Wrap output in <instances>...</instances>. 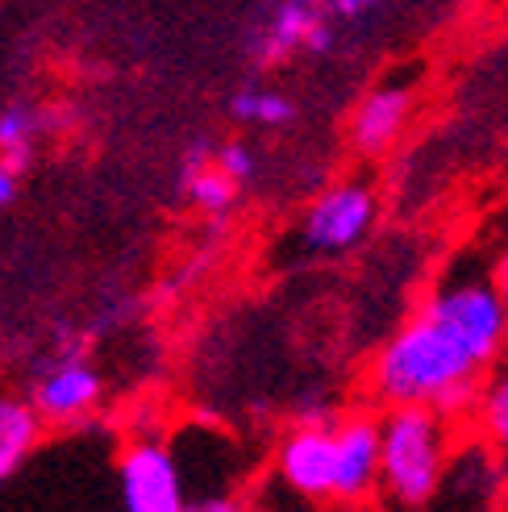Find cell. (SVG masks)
Returning <instances> with one entry per match:
<instances>
[{
    "label": "cell",
    "mask_w": 508,
    "mask_h": 512,
    "mask_svg": "<svg viewBox=\"0 0 508 512\" xmlns=\"http://www.w3.org/2000/svg\"><path fill=\"white\" fill-rule=\"evenodd\" d=\"M230 113L246 125H267V130H279V125H292L296 121V105L292 96L275 92V88H242L230 100Z\"/></svg>",
    "instance_id": "14"
},
{
    "label": "cell",
    "mask_w": 508,
    "mask_h": 512,
    "mask_svg": "<svg viewBox=\"0 0 508 512\" xmlns=\"http://www.w3.org/2000/svg\"><path fill=\"white\" fill-rule=\"evenodd\" d=\"M38 429L42 417L34 413V404L0 396V483L21 471V463L38 446Z\"/></svg>",
    "instance_id": "11"
},
{
    "label": "cell",
    "mask_w": 508,
    "mask_h": 512,
    "mask_svg": "<svg viewBox=\"0 0 508 512\" xmlns=\"http://www.w3.org/2000/svg\"><path fill=\"white\" fill-rule=\"evenodd\" d=\"M125 512H180L188 504L184 471L163 442H134L117 467Z\"/></svg>",
    "instance_id": "4"
},
{
    "label": "cell",
    "mask_w": 508,
    "mask_h": 512,
    "mask_svg": "<svg viewBox=\"0 0 508 512\" xmlns=\"http://www.w3.org/2000/svg\"><path fill=\"white\" fill-rule=\"evenodd\" d=\"M34 142H38V113L13 100V105L0 109V163L9 171H25L34 159Z\"/></svg>",
    "instance_id": "13"
},
{
    "label": "cell",
    "mask_w": 508,
    "mask_h": 512,
    "mask_svg": "<svg viewBox=\"0 0 508 512\" xmlns=\"http://www.w3.org/2000/svg\"><path fill=\"white\" fill-rule=\"evenodd\" d=\"M304 50H313V55H329V50H334V30H329L321 17H317V25L309 30V38H304Z\"/></svg>",
    "instance_id": "17"
},
{
    "label": "cell",
    "mask_w": 508,
    "mask_h": 512,
    "mask_svg": "<svg viewBox=\"0 0 508 512\" xmlns=\"http://www.w3.org/2000/svg\"><path fill=\"white\" fill-rule=\"evenodd\" d=\"M475 421H479V433H484V442H492L504 458H508V358L488 371L484 388L475 396Z\"/></svg>",
    "instance_id": "12"
},
{
    "label": "cell",
    "mask_w": 508,
    "mask_h": 512,
    "mask_svg": "<svg viewBox=\"0 0 508 512\" xmlns=\"http://www.w3.org/2000/svg\"><path fill=\"white\" fill-rule=\"evenodd\" d=\"M275 471L300 500H334V425H296L279 446Z\"/></svg>",
    "instance_id": "7"
},
{
    "label": "cell",
    "mask_w": 508,
    "mask_h": 512,
    "mask_svg": "<svg viewBox=\"0 0 508 512\" xmlns=\"http://www.w3.org/2000/svg\"><path fill=\"white\" fill-rule=\"evenodd\" d=\"M13 192H17V171H9L5 163H0V209L13 200Z\"/></svg>",
    "instance_id": "21"
},
{
    "label": "cell",
    "mask_w": 508,
    "mask_h": 512,
    "mask_svg": "<svg viewBox=\"0 0 508 512\" xmlns=\"http://www.w3.org/2000/svg\"><path fill=\"white\" fill-rule=\"evenodd\" d=\"M180 184H184V192H188V200L196 204V209H205L209 217H225L234 209V200H238V184L225 171H217L213 163H205V167H196V171H188V175H180Z\"/></svg>",
    "instance_id": "15"
},
{
    "label": "cell",
    "mask_w": 508,
    "mask_h": 512,
    "mask_svg": "<svg viewBox=\"0 0 508 512\" xmlns=\"http://www.w3.org/2000/svg\"><path fill=\"white\" fill-rule=\"evenodd\" d=\"M180 512H234V500H225V496H205V500H188Z\"/></svg>",
    "instance_id": "18"
},
{
    "label": "cell",
    "mask_w": 508,
    "mask_h": 512,
    "mask_svg": "<svg viewBox=\"0 0 508 512\" xmlns=\"http://www.w3.org/2000/svg\"><path fill=\"white\" fill-rule=\"evenodd\" d=\"M508 496V458L484 442H459L446 454V467L425 508L434 512H496Z\"/></svg>",
    "instance_id": "3"
},
{
    "label": "cell",
    "mask_w": 508,
    "mask_h": 512,
    "mask_svg": "<svg viewBox=\"0 0 508 512\" xmlns=\"http://www.w3.org/2000/svg\"><path fill=\"white\" fill-rule=\"evenodd\" d=\"M304 5H313V9H325V5H329V0H304Z\"/></svg>",
    "instance_id": "22"
},
{
    "label": "cell",
    "mask_w": 508,
    "mask_h": 512,
    "mask_svg": "<svg viewBox=\"0 0 508 512\" xmlns=\"http://www.w3.org/2000/svg\"><path fill=\"white\" fill-rule=\"evenodd\" d=\"M379 483V421L342 417L334 425V500H367Z\"/></svg>",
    "instance_id": "8"
},
{
    "label": "cell",
    "mask_w": 508,
    "mask_h": 512,
    "mask_svg": "<svg viewBox=\"0 0 508 512\" xmlns=\"http://www.w3.org/2000/svg\"><path fill=\"white\" fill-rule=\"evenodd\" d=\"M450 454V421L425 404H392L379 421L375 492L400 512H421L434 496Z\"/></svg>",
    "instance_id": "2"
},
{
    "label": "cell",
    "mask_w": 508,
    "mask_h": 512,
    "mask_svg": "<svg viewBox=\"0 0 508 512\" xmlns=\"http://www.w3.org/2000/svg\"><path fill=\"white\" fill-rule=\"evenodd\" d=\"M496 292H500V300H504V309H508V238H504V250H500V259H496Z\"/></svg>",
    "instance_id": "19"
},
{
    "label": "cell",
    "mask_w": 508,
    "mask_h": 512,
    "mask_svg": "<svg viewBox=\"0 0 508 512\" xmlns=\"http://www.w3.org/2000/svg\"><path fill=\"white\" fill-rule=\"evenodd\" d=\"M213 167L230 175L238 188H246L254 179V171H259V159H254V150L246 142H225V146L213 150Z\"/></svg>",
    "instance_id": "16"
},
{
    "label": "cell",
    "mask_w": 508,
    "mask_h": 512,
    "mask_svg": "<svg viewBox=\"0 0 508 512\" xmlns=\"http://www.w3.org/2000/svg\"><path fill=\"white\" fill-rule=\"evenodd\" d=\"M317 17H321V13H317L313 5H304V0H284V5L271 13V21L259 30V38L250 42L254 59H259V63L288 59L292 50L304 46V38H309V30L317 25Z\"/></svg>",
    "instance_id": "10"
},
{
    "label": "cell",
    "mask_w": 508,
    "mask_h": 512,
    "mask_svg": "<svg viewBox=\"0 0 508 512\" xmlns=\"http://www.w3.org/2000/svg\"><path fill=\"white\" fill-rule=\"evenodd\" d=\"M508 354V309L492 279L442 284L371 363V392L392 404H425L446 421L475 408L488 371Z\"/></svg>",
    "instance_id": "1"
},
{
    "label": "cell",
    "mask_w": 508,
    "mask_h": 512,
    "mask_svg": "<svg viewBox=\"0 0 508 512\" xmlns=\"http://www.w3.org/2000/svg\"><path fill=\"white\" fill-rule=\"evenodd\" d=\"M234 512H263V508H242V504H234Z\"/></svg>",
    "instance_id": "23"
},
{
    "label": "cell",
    "mask_w": 508,
    "mask_h": 512,
    "mask_svg": "<svg viewBox=\"0 0 508 512\" xmlns=\"http://www.w3.org/2000/svg\"><path fill=\"white\" fill-rule=\"evenodd\" d=\"M329 5H334L342 17H363V13H371L379 0H329Z\"/></svg>",
    "instance_id": "20"
},
{
    "label": "cell",
    "mask_w": 508,
    "mask_h": 512,
    "mask_svg": "<svg viewBox=\"0 0 508 512\" xmlns=\"http://www.w3.org/2000/svg\"><path fill=\"white\" fill-rule=\"evenodd\" d=\"M375 225V196L363 184H338L321 192L309 213H304L300 238L317 254H342L350 246H359L367 238V229Z\"/></svg>",
    "instance_id": "5"
},
{
    "label": "cell",
    "mask_w": 508,
    "mask_h": 512,
    "mask_svg": "<svg viewBox=\"0 0 508 512\" xmlns=\"http://www.w3.org/2000/svg\"><path fill=\"white\" fill-rule=\"evenodd\" d=\"M409 109H413L409 88H379V92H371L359 105V113H354V125H350L354 146H359L363 155H379V150H388L400 138L404 121H409Z\"/></svg>",
    "instance_id": "9"
},
{
    "label": "cell",
    "mask_w": 508,
    "mask_h": 512,
    "mask_svg": "<svg viewBox=\"0 0 508 512\" xmlns=\"http://www.w3.org/2000/svg\"><path fill=\"white\" fill-rule=\"evenodd\" d=\"M96 400H100V375L75 350L59 354L50 367H42V375L34 379V396H30L34 413L55 425H71L88 417Z\"/></svg>",
    "instance_id": "6"
}]
</instances>
